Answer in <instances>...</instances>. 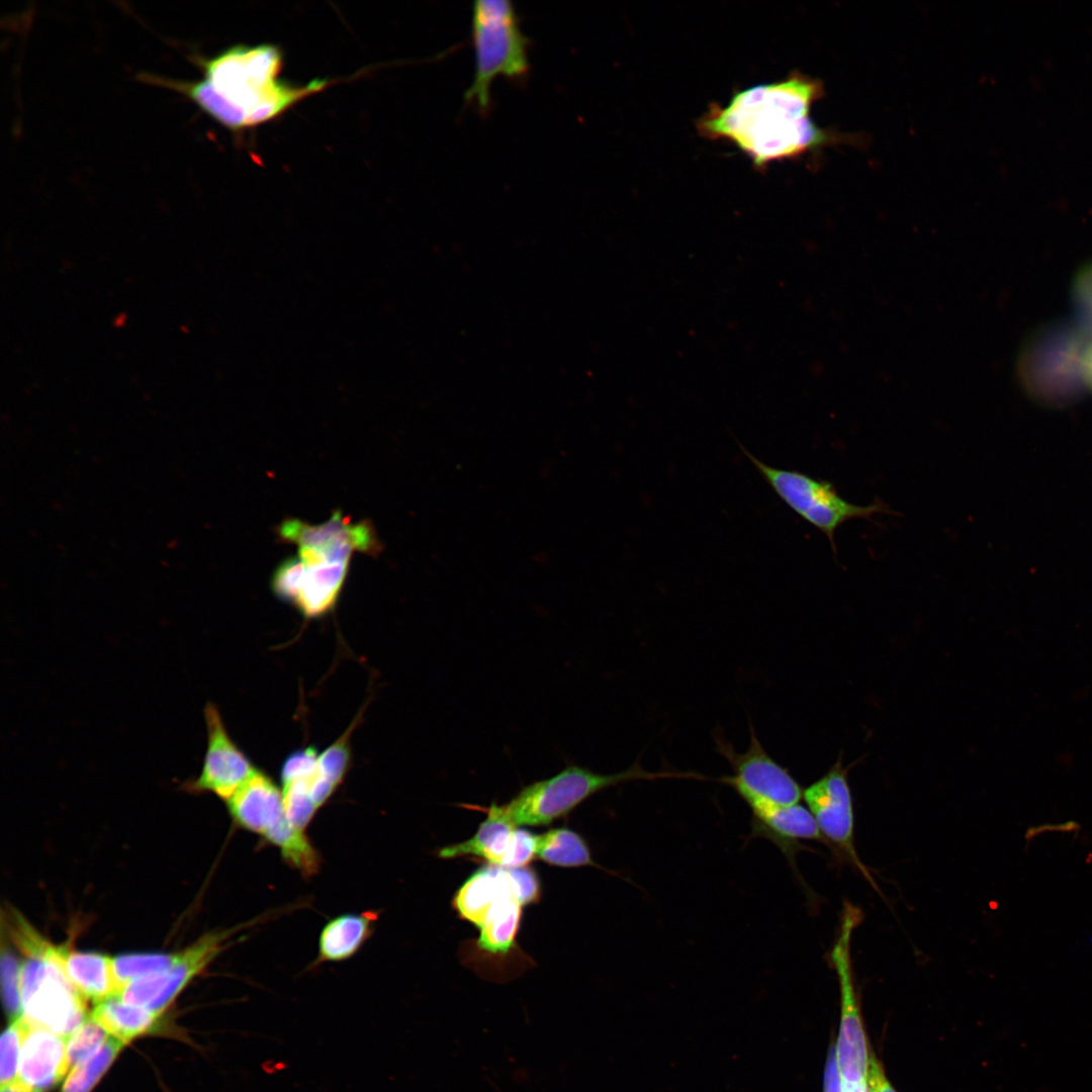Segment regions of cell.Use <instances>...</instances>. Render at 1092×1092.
Wrapping results in <instances>:
<instances>
[{"instance_id": "obj_1", "label": "cell", "mask_w": 1092, "mask_h": 1092, "mask_svg": "<svg viewBox=\"0 0 1092 1092\" xmlns=\"http://www.w3.org/2000/svg\"><path fill=\"white\" fill-rule=\"evenodd\" d=\"M822 84L801 73L737 90L725 105L711 104L697 120L699 133L734 145L755 169L796 158L831 140L810 117Z\"/></svg>"}, {"instance_id": "obj_2", "label": "cell", "mask_w": 1092, "mask_h": 1092, "mask_svg": "<svg viewBox=\"0 0 1092 1092\" xmlns=\"http://www.w3.org/2000/svg\"><path fill=\"white\" fill-rule=\"evenodd\" d=\"M195 63L228 105L231 130L271 121L332 84L315 79L299 86L279 80L283 55L273 44L234 46L210 59L196 57Z\"/></svg>"}, {"instance_id": "obj_3", "label": "cell", "mask_w": 1092, "mask_h": 1092, "mask_svg": "<svg viewBox=\"0 0 1092 1092\" xmlns=\"http://www.w3.org/2000/svg\"><path fill=\"white\" fill-rule=\"evenodd\" d=\"M697 776L694 772L649 771L638 761L623 771L609 775L572 765L524 787L507 804L492 803L488 808L516 827L548 825L610 787L635 781L697 779Z\"/></svg>"}, {"instance_id": "obj_4", "label": "cell", "mask_w": 1092, "mask_h": 1092, "mask_svg": "<svg viewBox=\"0 0 1092 1092\" xmlns=\"http://www.w3.org/2000/svg\"><path fill=\"white\" fill-rule=\"evenodd\" d=\"M471 39L474 73L464 98L475 102L480 110H485L489 105L490 85L494 78L498 75L522 78L529 70L528 38L521 29L512 1L475 0Z\"/></svg>"}, {"instance_id": "obj_5", "label": "cell", "mask_w": 1092, "mask_h": 1092, "mask_svg": "<svg viewBox=\"0 0 1092 1092\" xmlns=\"http://www.w3.org/2000/svg\"><path fill=\"white\" fill-rule=\"evenodd\" d=\"M240 827L280 849L284 860L305 877L314 875L321 858L305 835L286 815L282 790L264 771L256 772L225 802Z\"/></svg>"}, {"instance_id": "obj_6", "label": "cell", "mask_w": 1092, "mask_h": 1092, "mask_svg": "<svg viewBox=\"0 0 1092 1092\" xmlns=\"http://www.w3.org/2000/svg\"><path fill=\"white\" fill-rule=\"evenodd\" d=\"M62 946L46 940L21 965L22 1017L68 1037L89 1016L87 1000L66 976Z\"/></svg>"}, {"instance_id": "obj_7", "label": "cell", "mask_w": 1092, "mask_h": 1092, "mask_svg": "<svg viewBox=\"0 0 1092 1092\" xmlns=\"http://www.w3.org/2000/svg\"><path fill=\"white\" fill-rule=\"evenodd\" d=\"M741 451L754 465L778 496L797 515L821 531L836 552L835 532L844 523L870 520L878 514H895L884 502L859 506L844 499L827 480L816 479L796 470L769 466L740 445Z\"/></svg>"}, {"instance_id": "obj_8", "label": "cell", "mask_w": 1092, "mask_h": 1092, "mask_svg": "<svg viewBox=\"0 0 1092 1092\" xmlns=\"http://www.w3.org/2000/svg\"><path fill=\"white\" fill-rule=\"evenodd\" d=\"M862 919L863 913L859 907L849 901L843 902L839 930L829 953L840 989L841 1017L835 1042L836 1059L841 1079L851 1082L867 1080L870 1060L851 960L852 934Z\"/></svg>"}, {"instance_id": "obj_9", "label": "cell", "mask_w": 1092, "mask_h": 1092, "mask_svg": "<svg viewBox=\"0 0 1092 1092\" xmlns=\"http://www.w3.org/2000/svg\"><path fill=\"white\" fill-rule=\"evenodd\" d=\"M523 906L513 891L497 897L475 924L476 939L462 948V960L485 978L503 981L517 976L529 961L517 942Z\"/></svg>"}, {"instance_id": "obj_10", "label": "cell", "mask_w": 1092, "mask_h": 1092, "mask_svg": "<svg viewBox=\"0 0 1092 1092\" xmlns=\"http://www.w3.org/2000/svg\"><path fill=\"white\" fill-rule=\"evenodd\" d=\"M279 536L298 546V556L305 566L325 562L350 561L353 552L374 555L380 544L373 527L365 522L353 524L340 511L318 525L286 519L278 528Z\"/></svg>"}, {"instance_id": "obj_11", "label": "cell", "mask_w": 1092, "mask_h": 1092, "mask_svg": "<svg viewBox=\"0 0 1092 1092\" xmlns=\"http://www.w3.org/2000/svg\"><path fill=\"white\" fill-rule=\"evenodd\" d=\"M847 769L837 761L821 779L803 792V798L820 832L835 852L852 864L880 893L872 874L860 860L854 844V815Z\"/></svg>"}, {"instance_id": "obj_12", "label": "cell", "mask_w": 1092, "mask_h": 1092, "mask_svg": "<svg viewBox=\"0 0 1092 1092\" xmlns=\"http://www.w3.org/2000/svg\"><path fill=\"white\" fill-rule=\"evenodd\" d=\"M719 752L730 762L733 776L719 779L733 788L748 804L754 802L776 805L798 804L803 792L790 772L768 755L750 725V742L744 753L719 739Z\"/></svg>"}, {"instance_id": "obj_13", "label": "cell", "mask_w": 1092, "mask_h": 1092, "mask_svg": "<svg viewBox=\"0 0 1092 1092\" xmlns=\"http://www.w3.org/2000/svg\"><path fill=\"white\" fill-rule=\"evenodd\" d=\"M231 934L232 931L205 934L178 952L170 968L128 983L117 996L123 1002L162 1014L186 985L222 951Z\"/></svg>"}, {"instance_id": "obj_14", "label": "cell", "mask_w": 1092, "mask_h": 1092, "mask_svg": "<svg viewBox=\"0 0 1092 1092\" xmlns=\"http://www.w3.org/2000/svg\"><path fill=\"white\" fill-rule=\"evenodd\" d=\"M206 748L200 772L182 784L193 794H213L228 801L257 770L231 737L218 708L211 702L203 709Z\"/></svg>"}, {"instance_id": "obj_15", "label": "cell", "mask_w": 1092, "mask_h": 1092, "mask_svg": "<svg viewBox=\"0 0 1092 1092\" xmlns=\"http://www.w3.org/2000/svg\"><path fill=\"white\" fill-rule=\"evenodd\" d=\"M748 806L752 812L750 837H761L772 842L787 857L798 877L796 853L807 848L801 841L817 840L828 845L810 810L799 803L776 805L754 802Z\"/></svg>"}, {"instance_id": "obj_16", "label": "cell", "mask_w": 1092, "mask_h": 1092, "mask_svg": "<svg viewBox=\"0 0 1092 1092\" xmlns=\"http://www.w3.org/2000/svg\"><path fill=\"white\" fill-rule=\"evenodd\" d=\"M28 1025L17 1080L32 1092H49L69 1070L67 1037L44 1027Z\"/></svg>"}, {"instance_id": "obj_17", "label": "cell", "mask_w": 1092, "mask_h": 1092, "mask_svg": "<svg viewBox=\"0 0 1092 1092\" xmlns=\"http://www.w3.org/2000/svg\"><path fill=\"white\" fill-rule=\"evenodd\" d=\"M350 561L325 562L305 566V573L292 604L306 619H317L336 607L348 575Z\"/></svg>"}, {"instance_id": "obj_18", "label": "cell", "mask_w": 1092, "mask_h": 1092, "mask_svg": "<svg viewBox=\"0 0 1092 1092\" xmlns=\"http://www.w3.org/2000/svg\"><path fill=\"white\" fill-rule=\"evenodd\" d=\"M486 813L475 834L469 839L447 845L438 852L445 859L473 856L489 864L504 867L510 854L517 827L492 812L488 807H475Z\"/></svg>"}, {"instance_id": "obj_19", "label": "cell", "mask_w": 1092, "mask_h": 1092, "mask_svg": "<svg viewBox=\"0 0 1092 1092\" xmlns=\"http://www.w3.org/2000/svg\"><path fill=\"white\" fill-rule=\"evenodd\" d=\"M61 961L66 976L87 1001L117 995L111 957L62 946Z\"/></svg>"}, {"instance_id": "obj_20", "label": "cell", "mask_w": 1092, "mask_h": 1092, "mask_svg": "<svg viewBox=\"0 0 1092 1092\" xmlns=\"http://www.w3.org/2000/svg\"><path fill=\"white\" fill-rule=\"evenodd\" d=\"M377 914H344L329 921L318 938L316 963L341 962L354 956L372 935Z\"/></svg>"}, {"instance_id": "obj_21", "label": "cell", "mask_w": 1092, "mask_h": 1092, "mask_svg": "<svg viewBox=\"0 0 1092 1092\" xmlns=\"http://www.w3.org/2000/svg\"><path fill=\"white\" fill-rule=\"evenodd\" d=\"M90 1016L111 1037L127 1044L132 1039L150 1032L161 1014L123 1002L117 995H112L94 1003Z\"/></svg>"}, {"instance_id": "obj_22", "label": "cell", "mask_w": 1092, "mask_h": 1092, "mask_svg": "<svg viewBox=\"0 0 1092 1092\" xmlns=\"http://www.w3.org/2000/svg\"><path fill=\"white\" fill-rule=\"evenodd\" d=\"M361 714L335 742L318 754L316 767L309 781L311 799L317 809L323 807L346 778L352 761L351 734Z\"/></svg>"}, {"instance_id": "obj_23", "label": "cell", "mask_w": 1092, "mask_h": 1092, "mask_svg": "<svg viewBox=\"0 0 1092 1092\" xmlns=\"http://www.w3.org/2000/svg\"><path fill=\"white\" fill-rule=\"evenodd\" d=\"M536 856L561 868L598 867L586 841L575 831L553 828L537 835Z\"/></svg>"}, {"instance_id": "obj_24", "label": "cell", "mask_w": 1092, "mask_h": 1092, "mask_svg": "<svg viewBox=\"0 0 1092 1092\" xmlns=\"http://www.w3.org/2000/svg\"><path fill=\"white\" fill-rule=\"evenodd\" d=\"M125 1045L111 1037L93 1058L71 1070L61 1092H91Z\"/></svg>"}, {"instance_id": "obj_25", "label": "cell", "mask_w": 1092, "mask_h": 1092, "mask_svg": "<svg viewBox=\"0 0 1092 1092\" xmlns=\"http://www.w3.org/2000/svg\"><path fill=\"white\" fill-rule=\"evenodd\" d=\"M177 953H126L112 958V967L118 992L128 983L163 972L170 968Z\"/></svg>"}, {"instance_id": "obj_26", "label": "cell", "mask_w": 1092, "mask_h": 1092, "mask_svg": "<svg viewBox=\"0 0 1092 1092\" xmlns=\"http://www.w3.org/2000/svg\"><path fill=\"white\" fill-rule=\"evenodd\" d=\"M111 1037L90 1015L67 1037L69 1070L93 1058Z\"/></svg>"}, {"instance_id": "obj_27", "label": "cell", "mask_w": 1092, "mask_h": 1092, "mask_svg": "<svg viewBox=\"0 0 1092 1092\" xmlns=\"http://www.w3.org/2000/svg\"><path fill=\"white\" fill-rule=\"evenodd\" d=\"M27 1021L21 1016L3 1031L0 1041V1084L13 1083L18 1078V1070L23 1041L28 1029Z\"/></svg>"}, {"instance_id": "obj_28", "label": "cell", "mask_w": 1092, "mask_h": 1092, "mask_svg": "<svg viewBox=\"0 0 1092 1092\" xmlns=\"http://www.w3.org/2000/svg\"><path fill=\"white\" fill-rule=\"evenodd\" d=\"M21 965L11 951H3L1 984L3 1006L7 1018L13 1021L22 1016Z\"/></svg>"}, {"instance_id": "obj_29", "label": "cell", "mask_w": 1092, "mask_h": 1092, "mask_svg": "<svg viewBox=\"0 0 1092 1092\" xmlns=\"http://www.w3.org/2000/svg\"><path fill=\"white\" fill-rule=\"evenodd\" d=\"M305 566L299 556L284 559L275 569L271 578L274 595L292 605L298 595Z\"/></svg>"}, {"instance_id": "obj_30", "label": "cell", "mask_w": 1092, "mask_h": 1092, "mask_svg": "<svg viewBox=\"0 0 1092 1092\" xmlns=\"http://www.w3.org/2000/svg\"><path fill=\"white\" fill-rule=\"evenodd\" d=\"M318 752L313 746H307L291 752L283 761L280 777L282 784L311 778L314 774Z\"/></svg>"}, {"instance_id": "obj_31", "label": "cell", "mask_w": 1092, "mask_h": 1092, "mask_svg": "<svg viewBox=\"0 0 1092 1092\" xmlns=\"http://www.w3.org/2000/svg\"><path fill=\"white\" fill-rule=\"evenodd\" d=\"M516 896L521 905L536 903L541 896L540 881L534 870L527 867L509 868Z\"/></svg>"}, {"instance_id": "obj_32", "label": "cell", "mask_w": 1092, "mask_h": 1092, "mask_svg": "<svg viewBox=\"0 0 1092 1092\" xmlns=\"http://www.w3.org/2000/svg\"><path fill=\"white\" fill-rule=\"evenodd\" d=\"M867 1080L871 1092H897L887 1079L883 1066L873 1051H870Z\"/></svg>"}, {"instance_id": "obj_33", "label": "cell", "mask_w": 1092, "mask_h": 1092, "mask_svg": "<svg viewBox=\"0 0 1092 1092\" xmlns=\"http://www.w3.org/2000/svg\"><path fill=\"white\" fill-rule=\"evenodd\" d=\"M823 1092H841V1077L836 1059L835 1043H831L824 1071Z\"/></svg>"}, {"instance_id": "obj_34", "label": "cell", "mask_w": 1092, "mask_h": 1092, "mask_svg": "<svg viewBox=\"0 0 1092 1092\" xmlns=\"http://www.w3.org/2000/svg\"><path fill=\"white\" fill-rule=\"evenodd\" d=\"M1080 313H1081V317L1083 320V323H1085L1088 326V328H1089V330L1091 332L1090 339H1089V341L1087 343V346H1086V349L1084 350V353L1082 355V362H1083V365H1084V370H1085V375L1087 377V380L1092 385V304L1089 305L1088 307H1086Z\"/></svg>"}, {"instance_id": "obj_35", "label": "cell", "mask_w": 1092, "mask_h": 1092, "mask_svg": "<svg viewBox=\"0 0 1092 1092\" xmlns=\"http://www.w3.org/2000/svg\"><path fill=\"white\" fill-rule=\"evenodd\" d=\"M841 1092H871L868 1080L851 1082L841 1079Z\"/></svg>"}, {"instance_id": "obj_36", "label": "cell", "mask_w": 1092, "mask_h": 1092, "mask_svg": "<svg viewBox=\"0 0 1092 1092\" xmlns=\"http://www.w3.org/2000/svg\"><path fill=\"white\" fill-rule=\"evenodd\" d=\"M1 1092H32V1091L29 1090L27 1087H25L21 1082L16 1080L13 1083H10V1084L5 1085V1086H1Z\"/></svg>"}, {"instance_id": "obj_37", "label": "cell", "mask_w": 1092, "mask_h": 1092, "mask_svg": "<svg viewBox=\"0 0 1092 1092\" xmlns=\"http://www.w3.org/2000/svg\"><path fill=\"white\" fill-rule=\"evenodd\" d=\"M35 931H37V930H35ZM35 931H33V932H35ZM33 932H31V933H33ZM31 933H30V934H31ZM30 934H28V935H30ZM28 935H27V936H28ZM27 936H26V937H27ZM26 937H25V938H26ZM25 938H24V939H25ZM24 939H23V940H24ZM23 940H22V942H23ZM22 942H21V943H22ZM21 943H20V944H21ZM19 946H20V945H19Z\"/></svg>"}]
</instances>
